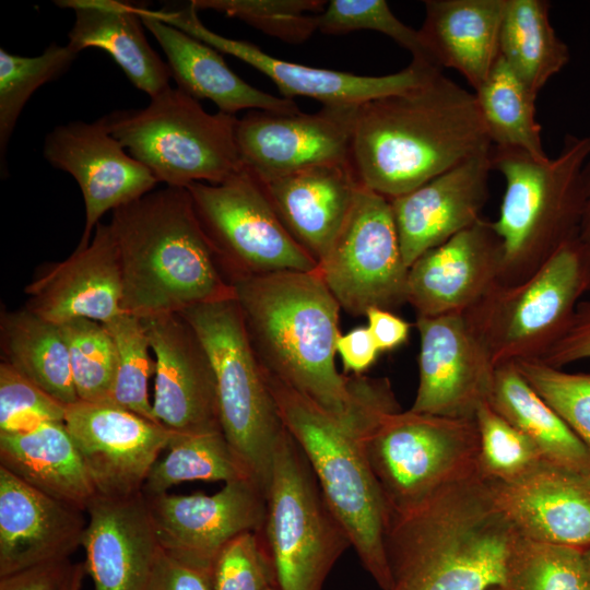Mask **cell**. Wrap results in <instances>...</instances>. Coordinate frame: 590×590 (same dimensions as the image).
<instances>
[{
  "mask_svg": "<svg viewBox=\"0 0 590 590\" xmlns=\"http://www.w3.org/2000/svg\"><path fill=\"white\" fill-rule=\"evenodd\" d=\"M492 146L474 93L439 69L358 106L349 163L363 187L390 200Z\"/></svg>",
  "mask_w": 590,
  "mask_h": 590,
  "instance_id": "obj_1",
  "label": "cell"
},
{
  "mask_svg": "<svg viewBox=\"0 0 590 590\" xmlns=\"http://www.w3.org/2000/svg\"><path fill=\"white\" fill-rule=\"evenodd\" d=\"M263 374L286 429L307 458L364 569L379 588L390 590L385 550L388 511L366 447L380 420L400 411L390 381L367 377L351 412L334 415Z\"/></svg>",
  "mask_w": 590,
  "mask_h": 590,
  "instance_id": "obj_2",
  "label": "cell"
},
{
  "mask_svg": "<svg viewBox=\"0 0 590 590\" xmlns=\"http://www.w3.org/2000/svg\"><path fill=\"white\" fill-rule=\"evenodd\" d=\"M264 373L334 415L354 408L366 376L335 367L340 305L315 272L284 271L231 281Z\"/></svg>",
  "mask_w": 590,
  "mask_h": 590,
  "instance_id": "obj_3",
  "label": "cell"
},
{
  "mask_svg": "<svg viewBox=\"0 0 590 590\" xmlns=\"http://www.w3.org/2000/svg\"><path fill=\"white\" fill-rule=\"evenodd\" d=\"M519 534L479 474L388 519L390 590H487L502 586Z\"/></svg>",
  "mask_w": 590,
  "mask_h": 590,
  "instance_id": "obj_4",
  "label": "cell"
},
{
  "mask_svg": "<svg viewBox=\"0 0 590 590\" xmlns=\"http://www.w3.org/2000/svg\"><path fill=\"white\" fill-rule=\"evenodd\" d=\"M125 314H181L235 298L187 188L165 187L113 211Z\"/></svg>",
  "mask_w": 590,
  "mask_h": 590,
  "instance_id": "obj_5",
  "label": "cell"
},
{
  "mask_svg": "<svg viewBox=\"0 0 590 590\" xmlns=\"http://www.w3.org/2000/svg\"><path fill=\"white\" fill-rule=\"evenodd\" d=\"M589 160L590 133L566 134L554 158L492 146V168L505 181L499 215L492 222L503 247L502 284L522 282L578 235Z\"/></svg>",
  "mask_w": 590,
  "mask_h": 590,
  "instance_id": "obj_6",
  "label": "cell"
},
{
  "mask_svg": "<svg viewBox=\"0 0 590 590\" xmlns=\"http://www.w3.org/2000/svg\"><path fill=\"white\" fill-rule=\"evenodd\" d=\"M128 153L158 182L187 188L220 184L238 172V118L206 113L198 99L169 86L141 109L116 110L101 118Z\"/></svg>",
  "mask_w": 590,
  "mask_h": 590,
  "instance_id": "obj_7",
  "label": "cell"
},
{
  "mask_svg": "<svg viewBox=\"0 0 590 590\" xmlns=\"http://www.w3.org/2000/svg\"><path fill=\"white\" fill-rule=\"evenodd\" d=\"M211 361L222 432L267 496L272 459L286 430L278 404L251 347L235 298L181 312Z\"/></svg>",
  "mask_w": 590,
  "mask_h": 590,
  "instance_id": "obj_8",
  "label": "cell"
},
{
  "mask_svg": "<svg viewBox=\"0 0 590 590\" xmlns=\"http://www.w3.org/2000/svg\"><path fill=\"white\" fill-rule=\"evenodd\" d=\"M590 290V258L578 236L520 283H498L464 312L497 367L541 359Z\"/></svg>",
  "mask_w": 590,
  "mask_h": 590,
  "instance_id": "obj_9",
  "label": "cell"
},
{
  "mask_svg": "<svg viewBox=\"0 0 590 590\" xmlns=\"http://www.w3.org/2000/svg\"><path fill=\"white\" fill-rule=\"evenodd\" d=\"M261 532L279 590H322L334 564L352 546L287 429L274 450Z\"/></svg>",
  "mask_w": 590,
  "mask_h": 590,
  "instance_id": "obj_10",
  "label": "cell"
},
{
  "mask_svg": "<svg viewBox=\"0 0 590 590\" xmlns=\"http://www.w3.org/2000/svg\"><path fill=\"white\" fill-rule=\"evenodd\" d=\"M366 447L388 519L479 474L475 418L400 410L380 420L368 435Z\"/></svg>",
  "mask_w": 590,
  "mask_h": 590,
  "instance_id": "obj_11",
  "label": "cell"
},
{
  "mask_svg": "<svg viewBox=\"0 0 590 590\" xmlns=\"http://www.w3.org/2000/svg\"><path fill=\"white\" fill-rule=\"evenodd\" d=\"M187 190L229 283L245 276L318 270L317 261L282 224L262 181L245 166L220 184L193 182Z\"/></svg>",
  "mask_w": 590,
  "mask_h": 590,
  "instance_id": "obj_12",
  "label": "cell"
},
{
  "mask_svg": "<svg viewBox=\"0 0 590 590\" xmlns=\"http://www.w3.org/2000/svg\"><path fill=\"white\" fill-rule=\"evenodd\" d=\"M318 273L340 307L353 316L370 307L408 303L403 260L390 200L361 187L351 212Z\"/></svg>",
  "mask_w": 590,
  "mask_h": 590,
  "instance_id": "obj_13",
  "label": "cell"
},
{
  "mask_svg": "<svg viewBox=\"0 0 590 590\" xmlns=\"http://www.w3.org/2000/svg\"><path fill=\"white\" fill-rule=\"evenodd\" d=\"M359 105H322L312 114L249 110L238 119L243 165L260 181L322 165L346 164Z\"/></svg>",
  "mask_w": 590,
  "mask_h": 590,
  "instance_id": "obj_14",
  "label": "cell"
},
{
  "mask_svg": "<svg viewBox=\"0 0 590 590\" xmlns=\"http://www.w3.org/2000/svg\"><path fill=\"white\" fill-rule=\"evenodd\" d=\"M63 423L96 494L115 498L142 493L160 453L177 435L108 401L69 404Z\"/></svg>",
  "mask_w": 590,
  "mask_h": 590,
  "instance_id": "obj_15",
  "label": "cell"
},
{
  "mask_svg": "<svg viewBox=\"0 0 590 590\" xmlns=\"http://www.w3.org/2000/svg\"><path fill=\"white\" fill-rule=\"evenodd\" d=\"M418 387L410 410L475 418L489 400L496 366L464 312L416 316Z\"/></svg>",
  "mask_w": 590,
  "mask_h": 590,
  "instance_id": "obj_16",
  "label": "cell"
},
{
  "mask_svg": "<svg viewBox=\"0 0 590 590\" xmlns=\"http://www.w3.org/2000/svg\"><path fill=\"white\" fill-rule=\"evenodd\" d=\"M156 13L165 23L262 72L275 84L282 96L288 99L306 96L322 105H361L374 98L413 88L440 69L411 61L399 72L373 76L314 68L268 55L249 42L214 33L202 24L191 2L179 9L166 8Z\"/></svg>",
  "mask_w": 590,
  "mask_h": 590,
  "instance_id": "obj_17",
  "label": "cell"
},
{
  "mask_svg": "<svg viewBox=\"0 0 590 590\" xmlns=\"http://www.w3.org/2000/svg\"><path fill=\"white\" fill-rule=\"evenodd\" d=\"M144 497L160 546L198 566L212 568L228 541L247 531H260L264 524L267 496L250 479L227 482L211 495L163 493Z\"/></svg>",
  "mask_w": 590,
  "mask_h": 590,
  "instance_id": "obj_18",
  "label": "cell"
},
{
  "mask_svg": "<svg viewBox=\"0 0 590 590\" xmlns=\"http://www.w3.org/2000/svg\"><path fill=\"white\" fill-rule=\"evenodd\" d=\"M44 156L54 167L69 173L80 187L85 206L81 248L90 244L106 212L153 191L158 182L101 118L57 126L45 139Z\"/></svg>",
  "mask_w": 590,
  "mask_h": 590,
  "instance_id": "obj_19",
  "label": "cell"
},
{
  "mask_svg": "<svg viewBox=\"0 0 590 590\" xmlns=\"http://www.w3.org/2000/svg\"><path fill=\"white\" fill-rule=\"evenodd\" d=\"M142 321L155 355L156 420L178 435L222 430L215 374L191 324L180 314Z\"/></svg>",
  "mask_w": 590,
  "mask_h": 590,
  "instance_id": "obj_20",
  "label": "cell"
},
{
  "mask_svg": "<svg viewBox=\"0 0 590 590\" xmlns=\"http://www.w3.org/2000/svg\"><path fill=\"white\" fill-rule=\"evenodd\" d=\"M502 268V241L482 217L413 262L408 303L416 316L467 312L500 283Z\"/></svg>",
  "mask_w": 590,
  "mask_h": 590,
  "instance_id": "obj_21",
  "label": "cell"
},
{
  "mask_svg": "<svg viewBox=\"0 0 590 590\" xmlns=\"http://www.w3.org/2000/svg\"><path fill=\"white\" fill-rule=\"evenodd\" d=\"M491 149L482 151L420 187L390 199L408 268L482 219L493 170Z\"/></svg>",
  "mask_w": 590,
  "mask_h": 590,
  "instance_id": "obj_22",
  "label": "cell"
},
{
  "mask_svg": "<svg viewBox=\"0 0 590 590\" xmlns=\"http://www.w3.org/2000/svg\"><path fill=\"white\" fill-rule=\"evenodd\" d=\"M122 275L109 224L99 223L90 244L50 263L25 287V308L61 326L73 319L107 323L125 314Z\"/></svg>",
  "mask_w": 590,
  "mask_h": 590,
  "instance_id": "obj_23",
  "label": "cell"
},
{
  "mask_svg": "<svg viewBox=\"0 0 590 590\" xmlns=\"http://www.w3.org/2000/svg\"><path fill=\"white\" fill-rule=\"evenodd\" d=\"M486 482L520 536L582 551L590 546V472L544 460L514 481Z\"/></svg>",
  "mask_w": 590,
  "mask_h": 590,
  "instance_id": "obj_24",
  "label": "cell"
},
{
  "mask_svg": "<svg viewBox=\"0 0 590 590\" xmlns=\"http://www.w3.org/2000/svg\"><path fill=\"white\" fill-rule=\"evenodd\" d=\"M83 510L28 485L0 465V577L69 559L82 545Z\"/></svg>",
  "mask_w": 590,
  "mask_h": 590,
  "instance_id": "obj_25",
  "label": "cell"
},
{
  "mask_svg": "<svg viewBox=\"0 0 590 590\" xmlns=\"http://www.w3.org/2000/svg\"><path fill=\"white\" fill-rule=\"evenodd\" d=\"M82 546L94 590H145L161 551L145 497L96 494Z\"/></svg>",
  "mask_w": 590,
  "mask_h": 590,
  "instance_id": "obj_26",
  "label": "cell"
},
{
  "mask_svg": "<svg viewBox=\"0 0 590 590\" xmlns=\"http://www.w3.org/2000/svg\"><path fill=\"white\" fill-rule=\"evenodd\" d=\"M262 184L286 231L317 263L333 245L362 187L350 163L316 166Z\"/></svg>",
  "mask_w": 590,
  "mask_h": 590,
  "instance_id": "obj_27",
  "label": "cell"
},
{
  "mask_svg": "<svg viewBox=\"0 0 590 590\" xmlns=\"http://www.w3.org/2000/svg\"><path fill=\"white\" fill-rule=\"evenodd\" d=\"M143 26L162 47L177 87L196 99H209L219 111L235 116L248 110L298 111L293 99L258 90L233 72L212 46L162 21L154 10L138 5Z\"/></svg>",
  "mask_w": 590,
  "mask_h": 590,
  "instance_id": "obj_28",
  "label": "cell"
},
{
  "mask_svg": "<svg viewBox=\"0 0 590 590\" xmlns=\"http://www.w3.org/2000/svg\"><path fill=\"white\" fill-rule=\"evenodd\" d=\"M507 0H427L418 30L434 62L458 71L475 91L500 56Z\"/></svg>",
  "mask_w": 590,
  "mask_h": 590,
  "instance_id": "obj_29",
  "label": "cell"
},
{
  "mask_svg": "<svg viewBox=\"0 0 590 590\" xmlns=\"http://www.w3.org/2000/svg\"><path fill=\"white\" fill-rule=\"evenodd\" d=\"M55 3L74 11L68 45L76 52L86 48L105 50L131 83L151 98L170 86L169 68L149 44L137 4L119 0Z\"/></svg>",
  "mask_w": 590,
  "mask_h": 590,
  "instance_id": "obj_30",
  "label": "cell"
},
{
  "mask_svg": "<svg viewBox=\"0 0 590 590\" xmlns=\"http://www.w3.org/2000/svg\"><path fill=\"white\" fill-rule=\"evenodd\" d=\"M0 465L36 489L86 511L96 491L63 422L0 433Z\"/></svg>",
  "mask_w": 590,
  "mask_h": 590,
  "instance_id": "obj_31",
  "label": "cell"
},
{
  "mask_svg": "<svg viewBox=\"0 0 590 590\" xmlns=\"http://www.w3.org/2000/svg\"><path fill=\"white\" fill-rule=\"evenodd\" d=\"M489 405L539 448L545 461L590 472V452L514 363L496 367Z\"/></svg>",
  "mask_w": 590,
  "mask_h": 590,
  "instance_id": "obj_32",
  "label": "cell"
},
{
  "mask_svg": "<svg viewBox=\"0 0 590 590\" xmlns=\"http://www.w3.org/2000/svg\"><path fill=\"white\" fill-rule=\"evenodd\" d=\"M4 362L64 405L79 401L60 326L26 308L1 315Z\"/></svg>",
  "mask_w": 590,
  "mask_h": 590,
  "instance_id": "obj_33",
  "label": "cell"
},
{
  "mask_svg": "<svg viewBox=\"0 0 590 590\" xmlns=\"http://www.w3.org/2000/svg\"><path fill=\"white\" fill-rule=\"evenodd\" d=\"M550 7L545 0H507L500 27L502 58L536 95L570 59L551 23Z\"/></svg>",
  "mask_w": 590,
  "mask_h": 590,
  "instance_id": "obj_34",
  "label": "cell"
},
{
  "mask_svg": "<svg viewBox=\"0 0 590 590\" xmlns=\"http://www.w3.org/2000/svg\"><path fill=\"white\" fill-rule=\"evenodd\" d=\"M474 95L493 146L520 149L539 160L548 157L535 117L536 94L502 56Z\"/></svg>",
  "mask_w": 590,
  "mask_h": 590,
  "instance_id": "obj_35",
  "label": "cell"
},
{
  "mask_svg": "<svg viewBox=\"0 0 590 590\" xmlns=\"http://www.w3.org/2000/svg\"><path fill=\"white\" fill-rule=\"evenodd\" d=\"M250 479V473L235 453L222 430L176 435L168 453L152 467L142 494L155 496L173 485L190 481H223Z\"/></svg>",
  "mask_w": 590,
  "mask_h": 590,
  "instance_id": "obj_36",
  "label": "cell"
},
{
  "mask_svg": "<svg viewBox=\"0 0 590 590\" xmlns=\"http://www.w3.org/2000/svg\"><path fill=\"white\" fill-rule=\"evenodd\" d=\"M505 590H590L583 551L518 536L506 559Z\"/></svg>",
  "mask_w": 590,
  "mask_h": 590,
  "instance_id": "obj_37",
  "label": "cell"
},
{
  "mask_svg": "<svg viewBox=\"0 0 590 590\" xmlns=\"http://www.w3.org/2000/svg\"><path fill=\"white\" fill-rule=\"evenodd\" d=\"M68 44L49 45L35 57L17 56L0 49V162L7 172L5 154L16 121L34 92L63 74L78 57Z\"/></svg>",
  "mask_w": 590,
  "mask_h": 590,
  "instance_id": "obj_38",
  "label": "cell"
},
{
  "mask_svg": "<svg viewBox=\"0 0 590 590\" xmlns=\"http://www.w3.org/2000/svg\"><path fill=\"white\" fill-rule=\"evenodd\" d=\"M103 324L113 337L117 355L115 379L107 401L160 423L148 393L155 362L150 356L151 345L142 319L121 314Z\"/></svg>",
  "mask_w": 590,
  "mask_h": 590,
  "instance_id": "obj_39",
  "label": "cell"
},
{
  "mask_svg": "<svg viewBox=\"0 0 590 590\" xmlns=\"http://www.w3.org/2000/svg\"><path fill=\"white\" fill-rule=\"evenodd\" d=\"M70 359L73 385L79 400L107 401L116 373V346L107 328L80 318L60 326Z\"/></svg>",
  "mask_w": 590,
  "mask_h": 590,
  "instance_id": "obj_40",
  "label": "cell"
},
{
  "mask_svg": "<svg viewBox=\"0 0 590 590\" xmlns=\"http://www.w3.org/2000/svg\"><path fill=\"white\" fill-rule=\"evenodd\" d=\"M197 11L213 10L238 19L260 32L291 44L303 43L316 31L323 0H192Z\"/></svg>",
  "mask_w": 590,
  "mask_h": 590,
  "instance_id": "obj_41",
  "label": "cell"
},
{
  "mask_svg": "<svg viewBox=\"0 0 590 590\" xmlns=\"http://www.w3.org/2000/svg\"><path fill=\"white\" fill-rule=\"evenodd\" d=\"M475 422L479 432L477 472L483 480L514 481L544 461L535 444L488 402L480 406Z\"/></svg>",
  "mask_w": 590,
  "mask_h": 590,
  "instance_id": "obj_42",
  "label": "cell"
},
{
  "mask_svg": "<svg viewBox=\"0 0 590 590\" xmlns=\"http://www.w3.org/2000/svg\"><path fill=\"white\" fill-rule=\"evenodd\" d=\"M318 31L328 35L375 31L412 55V61L436 66L418 30L401 22L385 0H331L317 15ZM439 68V67H437Z\"/></svg>",
  "mask_w": 590,
  "mask_h": 590,
  "instance_id": "obj_43",
  "label": "cell"
},
{
  "mask_svg": "<svg viewBox=\"0 0 590 590\" xmlns=\"http://www.w3.org/2000/svg\"><path fill=\"white\" fill-rule=\"evenodd\" d=\"M514 364L590 452V373H568L541 359Z\"/></svg>",
  "mask_w": 590,
  "mask_h": 590,
  "instance_id": "obj_44",
  "label": "cell"
},
{
  "mask_svg": "<svg viewBox=\"0 0 590 590\" xmlns=\"http://www.w3.org/2000/svg\"><path fill=\"white\" fill-rule=\"evenodd\" d=\"M213 590H267L276 586L274 564L261 530L228 541L212 567Z\"/></svg>",
  "mask_w": 590,
  "mask_h": 590,
  "instance_id": "obj_45",
  "label": "cell"
},
{
  "mask_svg": "<svg viewBox=\"0 0 590 590\" xmlns=\"http://www.w3.org/2000/svg\"><path fill=\"white\" fill-rule=\"evenodd\" d=\"M63 403L17 371L0 364V433H12L47 421L63 422Z\"/></svg>",
  "mask_w": 590,
  "mask_h": 590,
  "instance_id": "obj_46",
  "label": "cell"
},
{
  "mask_svg": "<svg viewBox=\"0 0 590 590\" xmlns=\"http://www.w3.org/2000/svg\"><path fill=\"white\" fill-rule=\"evenodd\" d=\"M145 590H213L212 568L182 562L161 547Z\"/></svg>",
  "mask_w": 590,
  "mask_h": 590,
  "instance_id": "obj_47",
  "label": "cell"
},
{
  "mask_svg": "<svg viewBox=\"0 0 590 590\" xmlns=\"http://www.w3.org/2000/svg\"><path fill=\"white\" fill-rule=\"evenodd\" d=\"M588 358H590V300H581L564 333L541 361L563 368Z\"/></svg>",
  "mask_w": 590,
  "mask_h": 590,
  "instance_id": "obj_48",
  "label": "cell"
},
{
  "mask_svg": "<svg viewBox=\"0 0 590 590\" xmlns=\"http://www.w3.org/2000/svg\"><path fill=\"white\" fill-rule=\"evenodd\" d=\"M69 559L38 564L0 577V590H64Z\"/></svg>",
  "mask_w": 590,
  "mask_h": 590,
  "instance_id": "obj_49",
  "label": "cell"
},
{
  "mask_svg": "<svg viewBox=\"0 0 590 590\" xmlns=\"http://www.w3.org/2000/svg\"><path fill=\"white\" fill-rule=\"evenodd\" d=\"M337 353L340 355L345 371L362 375L377 359L379 349L368 327H356L337 340Z\"/></svg>",
  "mask_w": 590,
  "mask_h": 590,
  "instance_id": "obj_50",
  "label": "cell"
},
{
  "mask_svg": "<svg viewBox=\"0 0 590 590\" xmlns=\"http://www.w3.org/2000/svg\"><path fill=\"white\" fill-rule=\"evenodd\" d=\"M365 316L367 327L380 352L392 351L406 342L411 324L391 310L370 307Z\"/></svg>",
  "mask_w": 590,
  "mask_h": 590,
  "instance_id": "obj_51",
  "label": "cell"
},
{
  "mask_svg": "<svg viewBox=\"0 0 590 590\" xmlns=\"http://www.w3.org/2000/svg\"><path fill=\"white\" fill-rule=\"evenodd\" d=\"M582 182L583 202L577 236L590 258V160L585 165Z\"/></svg>",
  "mask_w": 590,
  "mask_h": 590,
  "instance_id": "obj_52",
  "label": "cell"
},
{
  "mask_svg": "<svg viewBox=\"0 0 590 590\" xmlns=\"http://www.w3.org/2000/svg\"><path fill=\"white\" fill-rule=\"evenodd\" d=\"M85 574L86 569L84 563L72 564L66 581L64 590H81Z\"/></svg>",
  "mask_w": 590,
  "mask_h": 590,
  "instance_id": "obj_53",
  "label": "cell"
},
{
  "mask_svg": "<svg viewBox=\"0 0 590 590\" xmlns=\"http://www.w3.org/2000/svg\"><path fill=\"white\" fill-rule=\"evenodd\" d=\"M583 558L587 567V571L590 578V546L586 550H583Z\"/></svg>",
  "mask_w": 590,
  "mask_h": 590,
  "instance_id": "obj_54",
  "label": "cell"
},
{
  "mask_svg": "<svg viewBox=\"0 0 590 590\" xmlns=\"http://www.w3.org/2000/svg\"><path fill=\"white\" fill-rule=\"evenodd\" d=\"M487 590H505V589L503 587H500V586H494V587H491Z\"/></svg>",
  "mask_w": 590,
  "mask_h": 590,
  "instance_id": "obj_55",
  "label": "cell"
},
{
  "mask_svg": "<svg viewBox=\"0 0 590 590\" xmlns=\"http://www.w3.org/2000/svg\"><path fill=\"white\" fill-rule=\"evenodd\" d=\"M267 590H279V588L276 586H273V587H270L269 589Z\"/></svg>",
  "mask_w": 590,
  "mask_h": 590,
  "instance_id": "obj_56",
  "label": "cell"
}]
</instances>
